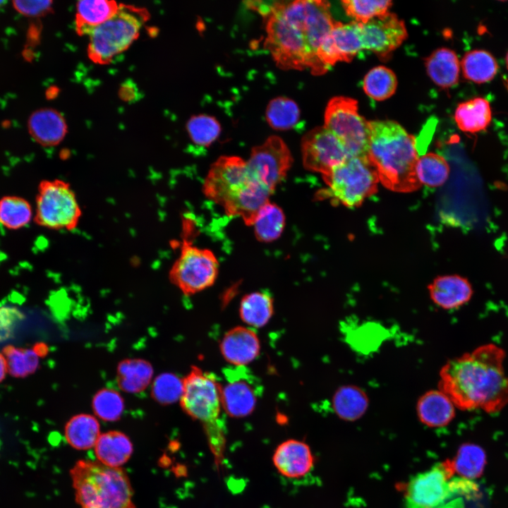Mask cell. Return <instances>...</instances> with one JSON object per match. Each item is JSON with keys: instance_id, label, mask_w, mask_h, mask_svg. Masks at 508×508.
Segmentation results:
<instances>
[{"instance_id": "6da1fadb", "label": "cell", "mask_w": 508, "mask_h": 508, "mask_svg": "<svg viewBox=\"0 0 508 508\" xmlns=\"http://www.w3.org/2000/svg\"><path fill=\"white\" fill-rule=\"evenodd\" d=\"M267 18L265 47L278 67L315 75L327 70L318 59L319 47L334 21L326 1H278Z\"/></svg>"}, {"instance_id": "7a4b0ae2", "label": "cell", "mask_w": 508, "mask_h": 508, "mask_svg": "<svg viewBox=\"0 0 508 508\" xmlns=\"http://www.w3.org/2000/svg\"><path fill=\"white\" fill-rule=\"evenodd\" d=\"M506 356L501 346L488 343L454 358L440 370L438 389L460 410L497 413L508 405Z\"/></svg>"}, {"instance_id": "3957f363", "label": "cell", "mask_w": 508, "mask_h": 508, "mask_svg": "<svg viewBox=\"0 0 508 508\" xmlns=\"http://www.w3.org/2000/svg\"><path fill=\"white\" fill-rule=\"evenodd\" d=\"M368 129V156L380 182L394 192L419 189L422 185L416 171L418 155L415 138L394 121H370Z\"/></svg>"}, {"instance_id": "277c9868", "label": "cell", "mask_w": 508, "mask_h": 508, "mask_svg": "<svg viewBox=\"0 0 508 508\" xmlns=\"http://www.w3.org/2000/svg\"><path fill=\"white\" fill-rule=\"evenodd\" d=\"M202 189L226 215L241 218L247 226H253L272 195L252 174L247 162L237 156L219 157L210 166Z\"/></svg>"}, {"instance_id": "5b68a950", "label": "cell", "mask_w": 508, "mask_h": 508, "mask_svg": "<svg viewBox=\"0 0 508 508\" xmlns=\"http://www.w3.org/2000/svg\"><path fill=\"white\" fill-rule=\"evenodd\" d=\"M70 475L81 508H135L129 478L121 467L79 460Z\"/></svg>"}, {"instance_id": "8992f818", "label": "cell", "mask_w": 508, "mask_h": 508, "mask_svg": "<svg viewBox=\"0 0 508 508\" xmlns=\"http://www.w3.org/2000/svg\"><path fill=\"white\" fill-rule=\"evenodd\" d=\"M150 16L144 8L120 4L116 13L89 35L87 54L91 61L104 64L126 50L138 38Z\"/></svg>"}, {"instance_id": "52a82bcc", "label": "cell", "mask_w": 508, "mask_h": 508, "mask_svg": "<svg viewBox=\"0 0 508 508\" xmlns=\"http://www.w3.org/2000/svg\"><path fill=\"white\" fill-rule=\"evenodd\" d=\"M322 176L327 186L323 193L347 207L360 206L377 192L380 182L368 155L349 157Z\"/></svg>"}, {"instance_id": "ba28073f", "label": "cell", "mask_w": 508, "mask_h": 508, "mask_svg": "<svg viewBox=\"0 0 508 508\" xmlns=\"http://www.w3.org/2000/svg\"><path fill=\"white\" fill-rule=\"evenodd\" d=\"M180 403L189 416L205 424L210 436L220 434L221 386L213 375L193 366L183 379Z\"/></svg>"}, {"instance_id": "9c48e42d", "label": "cell", "mask_w": 508, "mask_h": 508, "mask_svg": "<svg viewBox=\"0 0 508 508\" xmlns=\"http://www.w3.org/2000/svg\"><path fill=\"white\" fill-rule=\"evenodd\" d=\"M82 211L71 185L60 179L42 181L36 197L35 221L52 229L76 228Z\"/></svg>"}, {"instance_id": "30bf717a", "label": "cell", "mask_w": 508, "mask_h": 508, "mask_svg": "<svg viewBox=\"0 0 508 508\" xmlns=\"http://www.w3.org/2000/svg\"><path fill=\"white\" fill-rule=\"evenodd\" d=\"M218 272L219 262L214 254L185 239L179 255L169 270V277L183 294L190 296L212 286Z\"/></svg>"}, {"instance_id": "8fae6325", "label": "cell", "mask_w": 508, "mask_h": 508, "mask_svg": "<svg viewBox=\"0 0 508 508\" xmlns=\"http://www.w3.org/2000/svg\"><path fill=\"white\" fill-rule=\"evenodd\" d=\"M358 109L356 99L337 96L328 102L325 111L324 126L341 141L349 157L368 155V121Z\"/></svg>"}, {"instance_id": "7c38bea8", "label": "cell", "mask_w": 508, "mask_h": 508, "mask_svg": "<svg viewBox=\"0 0 508 508\" xmlns=\"http://www.w3.org/2000/svg\"><path fill=\"white\" fill-rule=\"evenodd\" d=\"M246 162L254 176L272 193L286 177L293 157L285 142L279 136L271 135L252 149Z\"/></svg>"}, {"instance_id": "4fadbf2b", "label": "cell", "mask_w": 508, "mask_h": 508, "mask_svg": "<svg viewBox=\"0 0 508 508\" xmlns=\"http://www.w3.org/2000/svg\"><path fill=\"white\" fill-rule=\"evenodd\" d=\"M454 474L449 459L419 473L406 488V508H439L452 492L449 481Z\"/></svg>"}, {"instance_id": "5bb4252c", "label": "cell", "mask_w": 508, "mask_h": 508, "mask_svg": "<svg viewBox=\"0 0 508 508\" xmlns=\"http://www.w3.org/2000/svg\"><path fill=\"white\" fill-rule=\"evenodd\" d=\"M301 147L304 167L322 176L349 157L341 141L324 126L308 131L301 139Z\"/></svg>"}, {"instance_id": "9a60e30c", "label": "cell", "mask_w": 508, "mask_h": 508, "mask_svg": "<svg viewBox=\"0 0 508 508\" xmlns=\"http://www.w3.org/2000/svg\"><path fill=\"white\" fill-rule=\"evenodd\" d=\"M234 367L224 373L225 384L220 385L222 406L229 416L242 418L253 411L262 389L245 366Z\"/></svg>"}, {"instance_id": "2e32d148", "label": "cell", "mask_w": 508, "mask_h": 508, "mask_svg": "<svg viewBox=\"0 0 508 508\" xmlns=\"http://www.w3.org/2000/svg\"><path fill=\"white\" fill-rule=\"evenodd\" d=\"M359 23L363 49L380 57L389 56L407 37L404 21L389 11L365 23Z\"/></svg>"}, {"instance_id": "e0dca14e", "label": "cell", "mask_w": 508, "mask_h": 508, "mask_svg": "<svg viewBox=\"0 0 508 508\" xmlns=\"http://www.w3.org/2000/svg\"><path fill=\"white\" fill-rule=\"evenodd\" d=\"M363 49L360 23L353 21L344 24L334 23L329 32L322 40L318 49V59L323 66L328 68L338 61H351Z\"/></svg>"}, {"instance_id": "ac0fdd59", "label": "cell", "mask_w": 508, "mask_h": 508, "mask_svg": "<svg viewBox=\"0 0 508 508\" xmlns=\"http://www.w3.org/2000/svg\"><path fill=\"white\" fill-rule=\"evenodd\" d=\"M220 351L224 358L232 365L246 366L258 356L260 343L252 328L238 326L224 335L220 342Z\"/></svg>"}, {"instance_id": "d6986e66", "label": "cell", "mask_w": 508, "mask_h": 508, "mask_svg": "<svg viewBox=\"0 0 508 508\" xmlns=\"http://www.w3.org/2000/svg\"><path fill=\"white\" fill-rule=\"evenodd\" d=\"M272 461L282 475L289 478H298L310 471L314 464V456L310 447L304 442L288 440L277 447Z\"/></svg>"}, {"instance_id": "ffe728a7", "label": "cell", "mask_w": 508, "mask_h": 508, "mask_svg": "<svg viewBox=\"0 0 508 508\" xmlns=\"http://www.w3.org/2000/svg\"><path fill=\"white\" fill-rule=\"evenodd\" d=\"M432 301L444 310H454L466 304L473 294L470 282L458 274L440 276L428 286Z\"/></svg>"}, {"instance_id": "44dd1931", "label": "cell", "mask_w": 508, "mask_h": 508, "mask_svg": "<svg viewBox=\"0 0 508 508\" xmlns=\"http://www.w3.org/2000/svg\"><path fill=\"white\" fill-rule=\"evenodd\" d=\"M28 131L32 138L45 147L60 143L67 133L64 116L52 108H42L35 111L28 119Z\"/></svg>"}, {"instance_id": "7402d4cb", "label": "cell", "mask_w": 508, "mask_h": 508, "mask_svg": "<svg viewBox=\"0 0 508 508\" xmlns=\"http://www.w3.org/2000/svg\"><path fill=\"white\" fill-rule=\"evenodd\" d=\"M455 408L452 400L440 389L426 392L418 399L416 406L421 422L432 428L448 425L455 417Z\"/></svg>"}, {"instance_id": "603a6c76", "label": "cell", "mask_w": 508, "mask_h": 508, "mask_svg": "<svg viewBox=\"0 0 508 508\" xmlns=\"http://www.w3.org/2000/svg\"><path fill=\"white\" fill-rule=\"evenodd\" d=\"M133 451V444L130 438L117 430L101 434L95 445V452L98 461L114 468H119L126 463Z\"/></svg>"}, {"instance_id": "cb8c5ba5", "label": "cell", "mask_w": 508, "mask_h": 508, "mask_svg": "<svg viewBox=\"0 0 508 508\" xmlns=\"http://www.w3.org/2000/svg\"><path fill=\"white\" fill-rule=\"evenodd\" d=\"M120 4L114 1L84 0L76 5L75 30L80 35H87L111 16Z\"/></svg>"}, {"instance_id": "d4e9b609", "label": "cell", "mask_w": 508, "mask_h": 508, "mask_svg": "<svg viewBox=\"0 0 508 508\" xmlns=\"http://www.w3.org/2000/svg\"><path fill=\"white\" fill-rule=\"evenodd\" d=\"M425 65L429 77L437 85L447 88L458 83L461 64L453 50H435L425 59Z\"/></svg>"}, {"instance_id": "484cf974", "label": "cell", "mask_w": 508, "mask_h": 508, "mask_svg": "<svg viewBox=\"0 0 508 508\" xmlns=\"http://www.w3.org/2000/svg\"><path fill=\"white\" fill-rule=\"evenodd\" d=\"M459 128L471 133L485 130L492 121V109L489 102L483 97H475L460 103L454 113Z\"/></svg>"}, {"instance_id": "4316f807", "label": "cell", "mask_w": 508, "mask_h": 508, "mask_svg": "<svg viewBox=\"0 0 508 508\" xmlns=\"http://www.w3.org/2000/svg\"><path fill=\"white\" fill-rule=\"evenodd\" d=\"M153 368L150 362L142 358H127L121 361L116 370L118 386L128 393H139L150 383Z\"/></svg>"}, {"instance_id": "83f0119b", "label": "cell", "mask_w": 508, "mask_h": 508, "mask_svg": "<svg viewBox=\"0 0 508 508\" xmlns=\"http://www.w3.org/2000/svg\"><path fill=\"white\" fill-rule=\"evenodd\" d=\"M64 432L68 443L80 450L95 447L101 435L98 421L87 413H80L70 418L65 425Z\"/></svg>"}, {"instance_id": "f1b7e54d", "label": "cell", "mask_w": 508, "mask_h": 508, "mask_svg": "<svg viewBox=\"0 0 508 508\" xmlns=\"http://www.w3.org/2000/svg\"><path fill=\"white\" fill-rule=\"evenodd\" d=\"M365 392L355 385H344L334 393L332 406L336 414L341 419L353 421L360 418L368 406Z\"/></svg>"}, {"instance_id": "f546056e", "label": "cell", "mask_w": 508, "mask_h": 508, "mask_svg": "<svg viewBox=\"0 0 508 508\" xmlns=\"http://www.w3.org/2000/svg\"><path fill=\"white\" fill-rule=\"evenodd\" d=\"M274 312L273 299L270 294L255 291L245 295L239 306L240 318L248 326L260 328L270 320Z\"/></svg>"}, {"instance_id": "4dcf8cb0", "label": "cell", "mask_w": 508, "mask_h": 508, "mask_svg": "<svg viewBox=\"0 0 508 508\" xmlns=\"http://www.w3.org/2000/svg\"><path fill=\"white\" fill-rule=\"evenodd\" d=\"M461 66L464 78L477 84L492 80L498 71V64L494 56L483 49L466 52Z\"/></svg>"}, {"instance_id": "1f68e13d", "label": "cell", "mask_w": 508, "mask_h": 508, "mask_svg": "<svg viewBox=\"0 0 508 508\" xmlns=\"http://www.w3.org/2000/svg\"><path fill=\"white\" fill-rule=\"evenodd\" d=\"M285 222L282 209L268 201L260 209L253 222L255 236L260 242L274 241L282 235Z\"/></svg>"}, {"instance_id": "d6a6232c", "label": "cell", "mask_w": 508, "mask_h": 508, "mask_svg": "<svg viewBox=\"0 0 508 508\" xmlns=\"http://www.w3.org/2000/svg\"><path fill=\"white\" fill-rule=\"evenodd\" d=\"M454 471L466 479H476L483 473L486 464L485 451L480 446L466 443L458 449L454 458L451 460Z\"/></svg>"}, {"instance_id": "836d02e7", "label": "cell", "mask_w": 508, "mask_h": 508, "mask_svg": "<svg viewBox=\"0 0 508 508\" xmlns=\"http://www.w3.org/2000/svg\"><path fill=\"white\" fill-rule=\"evenodd\" d=\"M265 118L273 129L286 131L296 125L300 118V109L293 99L277 97L268 103Z\"/></svg>"}, {"instance_id": "e575fe53", "label": "cell", "mask_w": 508, "mask_h": 508, "mask_svg": "<svg viewBox=\"0 0 508 508\" xmlns=\"http://www.w3.org/2000/svg\"><path fill=\"white\" fill-rule=\"evenodd\" d=\"M397 79L389 68L378 66L370 69L365 75L363 88L365 94L376 101H382L395 92Z\"/></svg>"}, {"instance_id": "d590c367", "label": "cell", "mask_w": 508, "mask_h": 508, "mask_svg": "<svg viewBox=\"0 0 508 508\" xmlns=\"http://www.w3.org/2000/svg\"><path fill=\"white\" fill-rule=\"evenodd\" d=\"M449 166L440 155L429 152L418 157L416 171L421 184L439 187L445 183L449 175Z\"/></svg>"}, {"instance_id": "8d00e7d4", "label": "cell", "mask_w": 508, "mask_h": 508, "mask_svg": "<svg viewBox=\"0 0 508 508\" xmlns=\"http://www.w3.org/2000/svg\"><path fill=\"white\" fill-rule=\"evenodd\" d=\"M32 211L30 204L18 196H5L0 200V223L10 229H20L29 223Z\"/></svg>"}, {"instance_id": "74e56055", "label": "cell", "mask_w": 508, "mask_h": 508, "mask_svg": "<svg viewBox=\"0 0 508 508\" xmlns=\"http://www.w3.org/2000/svg\"><path fill=\"white\" fill-rule=\"evenodd\" d=\"M3 353L8 371L14 377H25L34 373L39 367V356L33 349L8 345L4 347Z\"/></svg>"}, {"instance_id": "f35d334b", "label": "cell", "mask_w": 508, "mask_h": 508, "mask_svg": "<svg viewBox=\"0 0 508 508\" xmlns=\"http://www.w3.org/2000/svg\"><path fill=\"white\" fill-rule=\"evenodd\" d=\"M92 406L96 416L112 422L121 418L124 410V400L118 391L104 388L95 394Z\"/></svg>"}, {"instance_id": "ab89813d", "label": "cell", "mask_w": 508, "mask_h": 508, "mask_svg": "<svg viewBox=\"0 0 508 508\" xmlns=\"http://www.w3.org/2000/svg\"><path fill=\"white\" fill-rule=\"evenodd\" d=\"M186 129L194 143L208 147L219 135L221 126L214 117L207 114H198L190 118L186 123Z\"/></svg>"}, {"instance_id": "60d3db41", "label": "cell", "mask_w": 508, "mask_h": 508, "mask_svg": "<svg viewBox=\"0 0 508 508\" xmlns=\"http://www.w3.org/2000/svg\"><path fill=\"white\" fill-rule=\"evenodd\" d=\"M346 13L356 22L365 23L388 12L392 4L387 0H344L341 1Z\"/></svg>"}, {"instance_id": "b9f144b4", "label": "cell", "mask_w": 508, "mask_h": 508, "mask_svg": "<svg viewBox=\"0 0 508 508\" xmlns=\"http://www.w3.org/2000/svg\"><path fill=\"white\" fill-rule=\"evenodd\" d=\"M183 392V380L171 373H164L153 381L151 394L162 405H168L180 400Z\"/></svg>"}, {"instance_id": "7bdbcfd3", "label": "cell", "mask_w": 508, "mask_h": 508, "mask_svg": "<svg viewBox=\"0 0 508 508\" xmlns=\"http://www.w3.org/2000/svg\"><path fill=\"white\" fill-rule=\"evenodd\" d=\"M24 318V314L16 307H0V343L14 337L17 327Z\"/></svg>"}, {"instance_id": "ee69618b", "label": "cell", "mask_w": 508, "mask_h": 508, "mask_svg": "<svg viewBox=\"0 0 508 508\" xmlns=\"http://www.w3.org/2000/svg\"><path fill=\"white\" fill-rule=\"evenodd\" d=\"M13 8L20 13L28 17H39L51 11L52 1H13Z\"/></svg>"}, {"instance_id": "f6af8a7d", "label": "cell", "mask_w": 508, "mask_h": 508, "mask_svg": "<svg viewBox=\"0 0 508 508\" xmlns=\"http://www.w3.org/2000/svg\"><path fill=\"white\" fill-rule=\"evenodd\" d=\"M138 93V90H137L135 85L131 80L126 81L122 84L119 92L120 97L126 102L136 99Z\"/></svg>"}, {"instance_id": "bcb514c9", "label": "cell", "mask_w": 508, "mask_h": 508, "mask_svg": "<svg viewBox=\"0 0 508 508\" xmlns=\"http://www.w3.org/2000/svg\"><path fill=\"white\" fill-rule=\"evenodd\" d=\"M32 349L39 357L45 356L49 351L47 346L42 342L36 343Z\"/></svg>"}, {"instance_id": "7dc6e473", "label": "cell", "mask_w": 508, "mask_h": 508, "mask_svg": "<svg viewBox=\"0 0 508 508\" xmlns=\"http://www.w3.org/2000/svg\"><path fill=\"white\" fill-rule=\"evenodd\" d=\"M7 370L6 358L0 353V382L5 378Z\"/></svg>"}, {"instance_id": "c3c4849f", "label": "cell", "mask_w": 508, "mask_h": 508, "mask_svg": "<svg viewBox=\"0 0 508 508\" xmlns=\"http://www.w3.org/2000/svg\"><path fill=\"white\" fill-rule=\"evenodd\" d=\"M439 508H464V506L462 501L460 499H458L447 504H444Z\"/></svg>"}, {"instance_id": "681fc988", "label": "cell", "mask_w": 508, "mask_h": 508, "mask_svg": "<svg viewBox=\"0 0 508 508\" xmlns=\"http://www.w3.org/2000/svg\"><path fill=\"white\" fill-rule=\"evenodd\" d=\"M505 61H506L507 68V69H508V52H507V54H506Z\"/></svg>"}, {"instance_id": "f907efd6", "label": "cell", "mask_w": 508, "mask_h": 508, "mask_svg": "<svg viewBox=\"0 0 508 508\" xmlns=\"http://www.w3.org/2000/svg\"><path fill=\"white\" fill-rule=\"evenodd\" d=\"M4 3H5V1H0V6H1L2 4H4Z\"/></svg>"}]
</instances>
